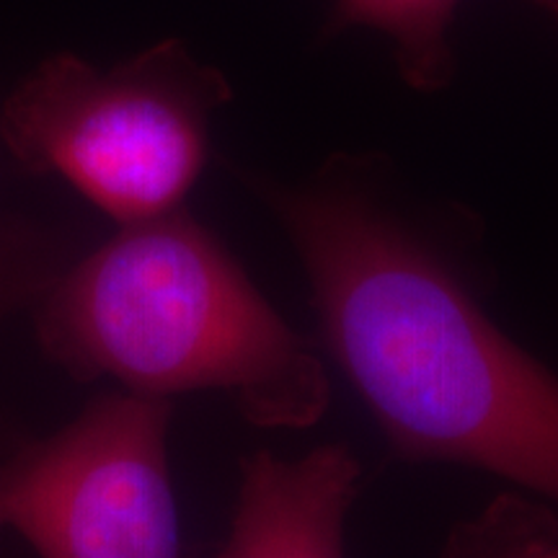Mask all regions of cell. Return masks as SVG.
Listing matches in <instances>:
<instances>
[{
	"label": "cell",
	"mask_w": 558,
	"mask_h": 558,
	"mask_svg": "<svg viewBox=\"0 0 558 558\" xmlns=\"http://www.w3.org/2000/svg\"><path fill=\"white\" fill-rule=\"evenodd\" d=\"M295 246L326 347L388 442L558 501V378L481 308L435 222L373 156L251 181Z\"/></svg>",
	"instance_id": "cell-1"
},
{
	"label": "cell",
	"mask_w": 558,
	"mask_h": 558,
	"mask_svg": "<svg viewBox=\"0 0 558 558\" xmlns=\"http://www.w3.org/2000/svg\"><path fill=\"white\" fill-rule=\"evenodd\" d=\"M171 399L104 393L0 463V530L39 558H181Z\"/></svg>",
	"instance_id": "cell-4"
},
{
	"label": "cell",
	"mask_w": 558,
	"mask_h": 558,
	"mask_svg": "<svg viewBox=\"0 0 558 558\" xmlns=\"http://www.w3.org/2000/svg\"><path fill=\"white\" fill-rule=\"evenodd\" d=\"M230 81L181 39L114 68L54 52L11 90L0 140L19 166L58 177L117 226L184 207L209 160Z\"/></svg>",
	"instance_id": "cell-3"
},
{
	"label": "cell",
	"mask_w": 558,
	"mask_h": 558,
	"mask_svg": "<svg viewBox=\"0 0 558 558\" xmlns=\"http://www.w3.org/2000/svg\"><path fill=\"white\" fill-rule=\"evenodd\" d=\"M460 5L463 0H333L326 34L378 32L411 88L439 90L456 75L452 26Z\"/></svg>",
	"instance_id": "cell-6"
},
{
	"label": "cell",
	"mask_w": 558,
	"mask_h": 558,
	"mask_svg": "<svg viewBox=\"0 0 558 558\" xmlns=\"http://www.w3.org/2000/svg\"><path fill=\"white\" fill-rule=\"evenodd\" d=\"M439 558H558V514L527 492H501L450 530Z\"/></svg>",
	"instance_id": "cell-7"
},
{
	"label": "cell",
	"mask_w": 558,
	"mask_h": 558,
	"mask_svg": "<svg viewBox=\"0 0 558 558\" xmlns=\"http://www.w3.org/2000/svg\"><path fill=\"white\" fill-rule=\"evenodd\" d=\"M58 271L45 254L24 243H0V318L37 300Z\"/></svg>",
	"instance_id": "cell-8"
},
{
	"label": "cell",
	"mask_w": 558,
	"mask_h": 558,
	"mask_svg": "<svg viewBox=\"0 0 558 558\" xmlns=\"http://www.w3.org/2000/svg\"><path fill=\"white\" fill-rule=\"evenodd\" d=\"M34 324L47 357L78 380L158 399L222 390L267 429H305L329 409L316 349L186 207L120 226L58 271Z\"/></svg>",
	"instance_id": "cell-2"
},
{
	"label": "cell",
	"mask_w": 558,
	"mask_h": 558,
	"mask_svg": "<svg viewBox=\"0 0 558 558\" xmlns=\"http://www.w3.org/2000/svg\"><path fill=\"white\" fill-rule=\"evenodd\" d=\"M360 463L344 445L303 458L262 450L241 463L233 525L220 558H344Z\"/></svg>",
	"instance_id": "cell-5"
},
{
	"label": "cell",
	"mask_w": 558,
	"mask_h": 558,
	"mask_svg": "<svg viewBox=\"0 0 558 558\" xmlns=\"http://www.w3.org/2000/svg\"><path fill=\"white\" fill-rule=\"evenodd\" d=\"M527 3H533V5H538L541 11H546L550 19L556 21L558 24V0H527Z\"/></svg>",
	"instance_id": "cell-9"
}]
</instances>
